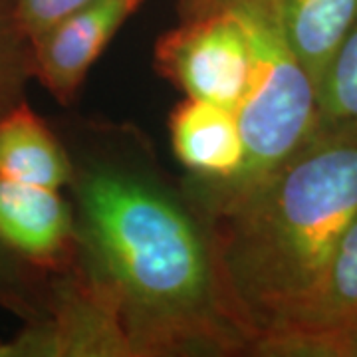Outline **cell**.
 I'll return each instance as SVG.
<instances>
[{
    "label": "cell",
    "instance_id": "obj_1",
    "mask_svg": "<svg viewBox=\"0 0 357 357\" xmlns=\"http://www.w3.org/2000/svg\"><path fill=\"white\" fill-rule=\"evenodd\" d=\"M217 206L208 250L218 302L258 349L306 316L357 215V126L318 123L268 177Z\"/></svg>",
    "mask_w": 357,
    "mask_h": 357
},
{
    "label": "cell",
    "instance_id": "obj_2",
    "mask_svg": "<svg viewBox=\"0 0 357 357\" xmlns=\"http://www.w3.org/2000/svg\"><path fill=\"white\" fill-rule=\"evenodd\" d=\"M77 199L96 270L91 286L131 354L246 344L218 302L208 243L178 204L107 169L86 173Z\"/></svg>",
    "mask_w": 357,
    "mask_h": 357
},
{
    "label": "cell",
    "instance_id": "obj_3",
    "mask_svg": "<svg viewBox=\"0 0 357 357\" xmlns=\"http://www.w3.org/2000/svg\"><path fill=\"white\" fill-rule=\"evenodd\" d=\"M178 6L222 8L246 36L248 86L236 109L246 155L238 177L217 183L218 199H227L268 177L314 133L318 98L272 0H178Z\"/></svg>",
    "mask_w": 357,
    "mask_h": 357
},
{
    "label": "cell",
    "instance_id": "obj_4",
    "mask_svg": "<svg viewBox=\"0 0 357 357\" xmlns=\"http://www.w3.org/2000/svg\"><path fill=\"white\" fill-rule=\"evenodd\" d=\"M183 22L161 36L159 70L189 98L236 114L248 86V46L236 18L222 8H181Z\"/></svg>",
    "mask_w": 357,
    "mask_h": 357
},
{
    "label": "cell",
    "instance_id": "obj_5",
    "mask_svg": "<svg viewBox=\"0 0 357 357\" xmlns=\"http://www.w3.org/2000/svg\"><path fill=\"white\" fill-rule=\"evenodd\" d=\"M143 0H96L30 40L32 72L56 100H74L88 70Z\"/></svg>",
    "mask_w": 357,
    "mask_h": 357
},
{
    "label": "cell",
    "instance_id": "obj_6",
    "mask_svg": "<svg viewBox=\"0 0 357 357\" xmlns=\"http://www.w3.org/2000/svg\"><path fill=\"white\" fill-rule=\"evenodd\" d=\"M357 318V215L333 248L319 292L306 316L290 332L262 344V356L306 357L319 340L340 332Z\"/></svg>",
    "mask_w": 357,
    "mask_h": 357
},
{
    "label": "cell",
    "instance_id": "obj_7",
    "mask_svg": "<svg viewBox=\"0 0 357 357\" xmlns=\"http://www.w3.org/2000/svg\"><path fill=\"white\" fill-rule=\"evenodd\" d=\"M177 159L204 178L229 183L244 165V141L236 114L217 103L187 98L171 115Z\"/></svg>",
    "mask_w": 357,
    "mask_h": 357
},
{
    "label": "cell",
    "instance_id": "obj_8",
    "mask_svg": "<svg viewBox=\"0 0 357 357\" xmlns=\"http://www.w3.org/2000/svg\"><path fill=\"white\" fill-rule=\"evenodd\" d=\"M74 238V218L56 189L0 177V241L34 262H52Z\"/></svg>",
    "mask_w": 357,
    "mask_h": 357
},
{
    "label": "cell",
    "instance_id": "obj_9",
    "mask_svg": "<svg viewBox=\"0 0 357 357\" xmlns=\"http://www.w3.org/2000/svg\"><path fill=\"white\" fill-rule=\"evenodd\" d=\"M0 177L48 189L72 178L60 141L22 102L0 115Z\"/></svg>",
    "mask_w": 357,
    "mask_h": 357
},
{
    "label": "cell",
    "instance_id": "obj_10",
    "mask_svg": "<svg viewBox=\"0 0 357 357\" xmlns=\"http://www.w3.org/2000/svg\"><path fill=\"white\" fill-rule=\"evenodd\" d=\"M298 62L316 98L333 54L357 18V0H272Z\"/></svg>",
    "mask_w": 357,
    "mask_h": 357
},
{
    "label": "cell",
    "instance_id": "obj_11",
    "mask_svg": "<svg viewBox=\"0 0 357 357\" xmlns=\"http://www.w3.org/2000/svg\"><path fill=\"white\" fill-rule=\"evenodd\" d=\"M318 123L357 126V18L319 84Z\"/></svg>",
    "mask_w": 357,
    "mask_h": 357
},
{
    "label": "cell",
    "instance_id": "obj_12",
    "mask_svg": "<svg viewBox=\"0 0 357 357\" xmlns=\"http://www.w3.org/2000/svg\"><path fill=\"white\" fill-rule=\"evenodd\" d=\"M30 66V44L14 18L13 0H0V115L18 102Z\"/></svg>",
    "mask_w": 357,
    "mask_h": 357
},
{
    "label": "cell",
    "instance_id": "obj_13",
    "mask_svg": "<svg viewBox=\"0 0 357 357\" xmlns=\"http://www.w3.org/2000/svg\"><path fill=\"white\" fill-rule=\"evenodd\" d=\"M96 0H13L14 18L26 40H34L66 16L93 4Z\"/></svg>",
    "mask_w": 357,
    "mask_h": 357
},
{
    "label": "cell",
    "instance_id": "obj_14",
    "mask_svg": "<svg viewBox=\"0 0 357 357\" xmlns=\"http://www.w3.org/2000/svg\"><path fill=\"white\" fill-rule=\"evenodd\" d=\"M306 357H357V318L312 345Z\"/></svg>",
    "mask_w": 357,
    "mask_h": 357
}]
</instances>
